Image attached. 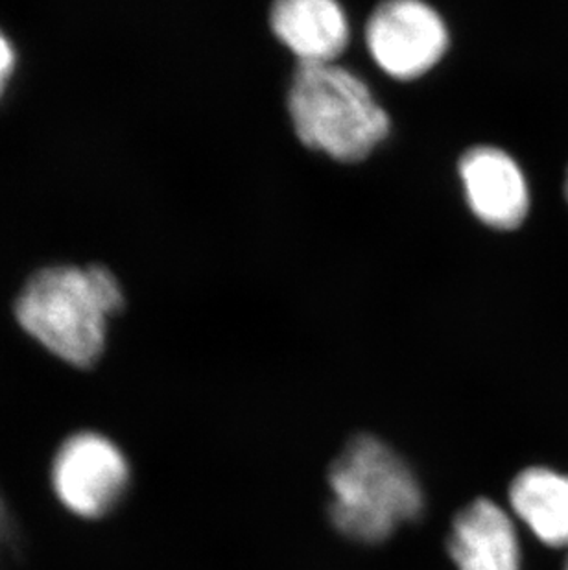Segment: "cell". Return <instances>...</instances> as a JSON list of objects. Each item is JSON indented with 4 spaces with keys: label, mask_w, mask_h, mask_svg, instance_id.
I'll return each mask as SVG.
<instances>
[{
    "label": "cell",
    "mask_w": 568,
    "mask_h": 570,
    "mask_svg": "<svg viewBox=\"0 0 568 570\" xmlns=\"http://www.w3.org/2000/svg\"><path fill=\"white\" fill-rule=\"evenodd\" d=\"M565 190H567V199H568V174H567V187H565Z\"/></svg>",
    "instance_id": "obj_13"
},
{
    "label": "cell",
    "mask_w": 568,
    "mask_h": 570,
    "mask_svg": "<svg viewBox=\"0 0 568 570\" xmlns=\"http://www.w3.org/2000/svg\"><path fill=\"white\" fill-rule=\"evenodd\" d=\"M123 305V286L102 264H56L22 286L16 316L55 355L87 366L102 353L108 317Z\"/></svg>",
    "instance_id": "obj_1"
},
{
    "label": "cell",
    "mask_w": 568,
    "mask_h": 570,
    "mask_svg": "<svg viewBox=\"0 0 568 570\" xmlns=\"http://www.w3.org/2000/svg\"><path fill=\"white\" fill-rule=\"evenodd\" d=\"M128 476L123 452L92 432L69 438L56 454L52 468L56 495L80 517L108 513L123 497Z\"/></svg>",
    "instance_id": "obj_5"
},
{
    "label": "cell",
    "mask_w": 568,
    "mask_h": 570,
    "mask_svg": "<svg viewBox=\"0 0 568 570\" xmlns=\"http://www.w3.org/2000/svg\"><path fill=\"white\" fill-rule=\"evenodd\" d=\"M334 527L365 543L386 539L418 517L423 495L398 452L373 436H359L331 468Z\"/></svg>",
    "instance_id": "obj_3"
},
{
    "label": "cell",
    "mask_w": 568,
    "mask_h": 570,
    "mask_svg": "<svg viewBox=\"0 0 568 570\" xmlns=\"http://www.w3.org/2000/svg\"><path fill=\"white\" fill-rule=\"evenodd\" d=\"M561 570H568V554L567 558H565L564 567H561Z\"/></svg>",
    "instance_id": "obj_12"
},
{
    "label": "cell",
    "mask_w": 568,
    "mask_h": 570,
    "mask_svg": "<svg viewBox=\"0 0 568 570\" xmlns=\"http://www.w3.org/2000/svg\"><path fill=\"white\" fill-rule=\"evenodd\" d=\"M16 67V49L10 38L0 30V95L4 91L6 81L10 78Z\"/></svg>",
    "instance_id": "obj_10"
},
{
    "label": "cell",
    "mask_w": 568,
    "mask_h": 570,
    "mask_svg": "<svg viewBox=\"0 0 568 570\" xmlns=\"http://www.w3.org/2000/svg\"><path fill=\"white\" fill-rule=\"evenodd\" d=\"M515 515L550 549L568 550V474L556 469L528 468L510 485Z\"/></svg>",
    "instance_id": "obj_9"
},
{
    "label": "cell",
    "mask_w": 568,
    "mask_h": 570,
    "mask_svg": "<svg viewBox=\"0 0 568 570\" xmlns=\"http://www.w3.org/2000/svg\"><path fill=\"white\" fill-rule=\"evenodd\" d=\"M270 21L300 63H334L347 49V16L333 0H281Z\"/></svg>",
    "instance_id": "obj_8"
},
{
    "label": "cell",
    "mask_w": 568,
    "mask_h": 570,
    "mask_svg": "<svg viewBox=\"0 0 568 570\" xmlns=\"http://www.w3.org/2000/svg\"><path fill=\"white\" fill-rule=\"evenodd\" d=\"M288 109L297 137L340 161L364 159L390 131V117L370 87L336 63H300Z\"/></svg>",
    "instance_id": "obj_2"
},
{
    "label": "cell",
    "mask_w": 568,
    "mask_h": 570,
    "mask_svg": "<svg viewBox=\"0 0 568 570\" xmlns=\"http://www.w3.org/2000/svg\"><path fill=\"white\" fill-rule=\"evenodd\" d=\"M6 535H8V515H6V508L0 501V547L4 544Z\"/></svg>",
    "instance_id": "obj_11"
},
{
    "label": "cell",
    "mask_w": 568,
    "mask_h": 570,
    "mask_svg": "<svg viewBox=\"0 0 568 570\" xmlns=\"http://www.w3.org/2000/svg\"><path fill=\"white\" fill-rule=\"evenodd\" d=\"M449 549L458 570H522L517 528L488 499H478L456 517Z\"/></svg>",
    "instance_id": "obj_7"
},
{
    "label": "cell",
    "mask_w": 568,
    "mask_h": 570,
    "mask_svg": "<svg viewBox=\"0 0 568 570\" xmlns=\"http://www.w3.org/2000/svg\"><path fill=\"white\" fill-rule=\"evenodd\" d=\"M365 43L384 72L410 80L429 72L449 47L440 13L419 0H392L371 13Z\"/></svg>",
    "instance_id": "obj_4"
},
{
    "label": "cell",
    "mask_w": 568,
    "mask_h": 570,
    "mask_svg": "<svg viewBox=\"0 0 568 570\" xmlns=\"http://www.w3.org/2000/svg\"><path fill=\"white\" fill-rule=\"evenodd\" d=\"M460 176L472 213L488 226L513 229L530 210L525 173L508 151L474 146L461 157Z\"/></svg>",
    "instance_id": "obj_6"
}]
</instances>
